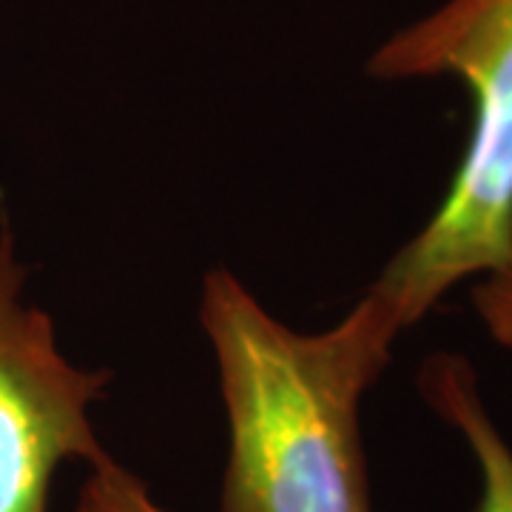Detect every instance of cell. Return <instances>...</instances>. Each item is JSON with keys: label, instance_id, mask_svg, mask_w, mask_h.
I'll return each mask as SVG.
<instances>
[{"label": "cell", "instance_id": "2", "mask_svg": "<svg viewBox=\"0 0 512 512\" xmlns=\"http://www.w3.org/2000/svg\"><path fill=\"white\" fill-rule=\"evenodd\" d=\"M367 74L453 77L473 97L470 137L444 200L370 285L407 330L512 254V0H444L387 37Z\"/></svg>", "mask_w": 512, "mask_h": 512}, {"label": "cell", "instance_id": "3", "mask_svg": "<svg viewBox=\"0 0 512 512\" xmlns=\"http://www.w3.org/2000/svg\"><path fill=\"white\" fill-rule=\"evenodd\" d=\"M29 268L12 225L0 220V512H52L57 473L109 450L92 410L109 370L74 365L55 319L26 296Z\"/></svg>", "mask_w": 512, "mask_h": 512}, {"label": "cell", "instance_id": "6", "mask_svg": "<svg viewBox=\"0 0 512 512\" xmlns=\"http://www.w3.org/2000/svg\"><path fill=\"white\" fill-rule=\"evenodd\" d=\"M473 308L501 348L512 350V254L473 285Z\"/></svg>", "mask_w": 512, "mask_h": 512}, {"label": "cell", "instance_id": "5", "mask_svg": "<svg viewBox=\"0 0 512 512\" xmlns=\"http://www.w3.org/2000/svg\"><path fill=\"white\" fill-rule=\"evenodd\" d=\"M74 512H171L154 498L148 484L123 461L106 453L89 464Z\"/></svg>", "mask_w": 512, "mask_h": 512}, {"label": "cell", "instance_id": "1", "mask_svg": "<svg viewBox=\"0 0 512 512\" xmlns=\"http://www.w3.org/2000/svg\"><path fill=\"white\" fill-rule=\"evenodd\" d=\"M228 461L220 512H376L359 407L404 328L367 291L333 328L279 322L228 268L202 279Z\"/></svg>", "mask_w": 512, "mask_h": 512}, {"label": "cell", "instance_id": "4", "mask_svg": "<svg viewBox=\"0 0 512 512\" xmlns=\"http://www.w3.org/2000/svg\"><path fill=\"white\" fill-rule=\"evenodd\" d=\"M427 407L464 439L478 470L476 512H512V444L481 396L476 370L456 353H436L419 370Z\"/></svg>", "mask_w": 512, "mask_h": 512}]
</instances>
